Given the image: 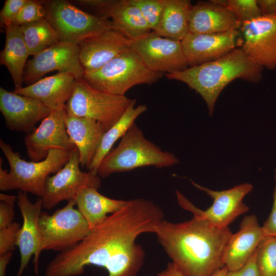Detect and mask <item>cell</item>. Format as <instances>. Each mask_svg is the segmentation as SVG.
Listing matches in <instances>:
<instances>
[{
  "mask_svg": "<svg viewBox=\"0 0 276 276\" xmlns=\"http://www.w3.org/2000/svg\"><path fill=\"white\" fill-rule=\"evenodd\" d=\"M74 199L50 215L42 212L39 219L40 240L34 256V272L38 273L40 255L45 250L59 252L73 247L91 231L85 218L75 208Z\"/></svg>",
  "mask_w": 276,
  "mask_h": 276,
  "instance_id": "obj_7",
  "label": "cell"
},
{
  "mask_svg": "<svg viewBox=\"0 0 276 276\" xmlns=\"http://www.w3.org/2000/svg\"><path fill=\"white\" fill-rule=\"evenodd\" d=\"M116 1V0H80L77 2L85 7L96 11L99 13V17L109 19V11Z\"/></svg>",
  "mask_w": 276,
  "mask_h": 276,
  "instance_id": "obj_37",
  "label": "cell"
},
{
  "mask_svg": "<svg viewBox=\"0 0 276 276\" xmlns=\"http://www.w3.org/2000/svg\"><path fill=\"white\" fill-rule=\"evenodd\" d=\"M238 30L211 33H189L181 41L188 66L200 65L219 58L242 45Z\"/></svg>",
  "mask_w": 276,
  "mask_h": 276,
  "instance_id": "obj_17",
  "label": "cell"
},
{
  "mask_svg": "<svg viewBox=\"0 0 276 276\" xmlns=\"http://www.w3.org/2000/svg\"><path fill=\"white\" fill-rule=\"evenodd\" d=\"M66 114L65 107L52 110L37 128L25 136V147L31 161L43 160L52 149L71 151L76 147L67 131Z\"/></svg>",
  "mask_w": 276,
  "mask_h": 276,
  "instance_id": "obj_13",
  "label": "cell"
},
{
  "mask_svg": "<svg viewBox=\"0 0 276 276\" xmlns=\"http://www.w3.org/2000/svg\"><path fill=\"white\" fill-rule=\"evenodd\" d=\"M274 179L275 185L273 194V204L271 211L262 227L266 236L276 237V167Z\"/></svg>",
  "mask_w": 276,
  "mask_h": 276,
  "instance_id": "obj_38",
  "label": "cell"
},
{
  "mask_svg": "<svg viewBox=\"0 0 276 276\" xmlns=\"http://www.w3.org/2000/svg\"><path fill=\"white\" fill-rule=\"evenodd\" d=\"M69 73H58L13 91L40 100L51 110L65 107L73 91L76 81Z\"/></svg>",
  "mask_w": 276,
  "mask_h": 276,
  "instance_id": "obj_22",
  "label": "cell"
},
{
  "mask_svg": "<svg viewBox=\"0 0 276 276\" xmlns=\"http://www.w3.org/2000/svg\"><path fill=\"white\" fill-rule=\"evenodd\" d=\"M65 123L71 140L77 147L82 167L90 165L105 130L96 120L66 114Z\"/></svg>",
  "mask_w": 276,
  "mask_h": 276,
  "instance_id": "obj_23",
  "label": "cell"
},
{
  "mask_svg": "<svg viewBox=\"0 0 276 276\" xmlns=\"http://www.w3.org/2000/svg\"><path fill=\"white\" fill-rule=\"evenodd\" d=\"M12 251L0 255V276H6L7 267L12 257Z\"/></svg>",
  "mask_w": 276,
  "mask_h": 276,
  "instance_id": "obj_41",
  "label": "cell"
},
{
  "mask_svg": "<svg viewBox=\"0 0 276 276\" xmlns=\"http://www.w3.org/2000/svg\"><path fill=\"white\" fill-rule=\"evenodd\" d=\"M0 147L6 157L9 172L0 165V190L6 191L19 190L41 198L43 194L46 180L51 174H55L68 162L71 152L61 149H52L48 156L40 162H27L14 151L11 146L0 140Z\"/></svg>",
  "mask_w": 276,
  "mask_h": 276,
  "instance_id": "obj_4",
  "label": "cell"
},
{
  "mask_svg": "<svg viewBox=\"0 0 276 276\" xmlns=\"http://www.w3.org/2000/svg\"><path fill=\"white\" fill-rule=\"evenodd\" d=\"M242 50L263 68H276V15H261L243 22Z\"/></svg>",
  "mask_w": 276,
  "mask_h": 276,
  "instance_id": "obj_14",
  "label": "cell"
},
{
  "mask_svg": "<svg viewBox=\"0 0 276 276\" xmlns=\"http://www.w3.org/2000/svg\"><path fill=\"white\" fill-rule=\"evenodd\" d=\"M162 77V73L150 70L130 48L101 68L85 73L82 78L97 89L125 96L132 87L153 84Z\"/></svg>",
  "mask_w": 276,
  "mask_h": 276,
  "instance_id": "obj_6",
  "label": "cell"
},
{
  "mask_svg": "<svg viewBox=\"0 0 276 276\" xmlns=\"http://www.w3.org/2000/svg\"><path fill=\"white\" fill-rule=\"evenodd\" d=\"M28 0H6L0 12L1 28L6 29L13 24L16 15Z\"/></svg>",
  "mask_w": 276,
  "mask_h": 276,
  "instance_id": "obj_36",
  "label": "cell"
},
{
  "mask_svg": "<svg viewBox=\"0 0 276 276\" xmlns=\"http://www.w3.org/2000/svg\"><path fill=\"white\" fill-rule=\"evenodd\" d=\"M157 276H182V274L176 269L174 264L169 263L167 267L160 272Z\"/></svg>",
  "mask_w": 276,
  "mask_h": 276,
  "instance_id": "obj_42",
  "label": "cell"
},
{
  "mask_svg": "<svg viewBox=\"0 0 276 276\" xmlns=\"http://www.w3.org/2000/svg\"><path fill=\"white\" fill-rule=\"evenodd\" d=\"M108 17L114 29L131 41L152 31L140 9L130 0H116Z\"/></svg>",
  "mask_w": 276,
  "mask_h": 276,
  "instance_id": "obj_26",
  "label": "cell"
},
{
  "mask_svg": "<svg viewBox=\"0 0 276 276\" xmlns=\"http://www.w3.org/2000/svg\"><path fill=\"white\" fill-rule=\"evenodd\" d=\"M130 48L153 72L169 74L189 67L181 41L162 37L154 31L131 41Z\"/></svg>",
  "mask_w": 276,
  "mask_h": 276,
  "instance_id": "obj_12",
  "label": "cell"
},
{
  "mask_svg": "<svg viewBox=\"0 0 276 276\" xmlns=\"http://www.w3.org/2000/svg\"><path fill=\"white\" fill-rule=\"evenodd\" d=\"M133 100L97 89L81 78L76 80L65 109L67 114L96 120L107 131L120 120Z\"/></svg>",
  "mask_w": 276,
  "mask_h": 276,
  "instance_id": "obj_8",
  "label": "cell"
},
{
  "mask_svg": "<svg viewBox=\"0 0 276 276\" xmlns=\"http://www.w3.org/2000/svg\"><path fill=\"white\" fill-rule=\"evenodd\" d=\"M0 110L9 130L28 134L51 112L40 100L0 87Z\"/></svg>",
  "mask_w": 276,
  "mask_h": 276,
  "instance_id": "obj_16",
  "label": "cell"
},
{
  "mask_svg": "<svg viewBox=\"0 0 276 276\" xmlns=\"http://www.w3.org/2000/svg\"><path fill=\"white\" fill-rule=\"evenodd\" d=\"M263 69L241 48H236L215 60L166 74V76L186 83L199 94L207 105L209 116H212L217 99L226 85L237 79L258 83L262 79Z\"/></svg>",
  "mask_w": 276,
  "mask_h": 276,
  "instance_id": "obj_3",
  "label": "cell"
},
{
  "mask_svg": "<svg viewBox=\"0 0 276 276\" xmlns=\"http://www.w3.org/2000/svg\"><path fill=\"white\" fill-rule=\"evenodd\" d=\"M260 276H276V237L266 236L256 252Z\"/></svg>",
  "mask_w": 276,
  "mask_h": 276,
  "instance_id": "obj_30",
  "label": "cell"
},
{
  "mask_svg": "<svg viewBox=\"0 0 276 276\" xmlns=\"http://www.w3.org/2000/svg\"><path fill=\"white\" fill-rule=\"evenodd\" d=\"M226 6L241 24L262 15L257 0H226Z\"/></svg>",
  "mask_w": 276,
  "mask_h": 276,
  "instance_id": "obj_32",
  "label": "cell"
},
{
  "mask_svg": "<svg viewBox=\"0 0 276 276\" xmlns=\"http://www.w3.org/2000/svg\"><path fill=\"white\" fill-rule=\"evenodd\" d=\"M16 196V203L22 218L17 244L20 262L16 276H21L30 259L38 248L40 240L39 219L43 205L41 198L32 202L27 192L19 191Z\"/></svg>",
  "mask_w": 276,
  "mask_h": 276,
  "instance_id": "obj_20",
  "label": "cell"
},
{
  "mask_svg": "<svg viewBox=\"0 0 276 276\" xmlns=\"http://www.w3.org/2000/svg\"><path fill=\"white\" fill-rule=\"evenodd\" d=\"M20 228V224L14 221L9 226L0 229V255L15 249Z\"/></svg>",
  "mask_w": 276,
  "mask_h": 276,
  "instance_id": "obj_34",
  "label": "cell"
},
{
  "mask_svg": "<svg viewBox=\"0 0 276 276\" xmlns=\"http://www.w3.org/2000/svg\"><path fill=\"white\" fill-rule=\"evenodd\" d=\"M17 196L0 194V229L13 223L15 217L14 205Z\"/></svg>",
  "mask_w": 276,
  "mask_h": 276,
  "instance_id": "obj_35",
  "label": "cell"
},
{
  "mask_svg": "<svg viewBox=\"0 0 276 276\" xmlns=\"http://www.w3.org/2000/svg\"><path fill=\"white\" fill-rule=\"evenodd\" d=\"M179 163L173 153L163 151L147 139L143 131L134 123L115 148L111 150L101 162L97 173L106 178L114 173L131 171L140 167H170Z\"/></svg>",
  "mask_w": 276,
  "mask_h": 276,
  "instance_id": "obj_5",
  "label": "cell"
},
{
  "mask_svg": "<svg viewBox=\"0 0 276 276\" xmlns=\"http://www.w3.org/2000/svg\"><path fill=\"white\" fill-rule=\"evenodd\" d=\"M43 5L45 18L60 41L78 45L87 38L114 29L110 19L85 12L68 1H43Z\"/></svg>",
  "mask_w": 276,
  "mask_h": 276,
  "instance_id": "obj_9",
  "label": "cell"
},
{
  "mask_svg": "<svg viewBox=\"0 0 276 276\" xmlns=\"http://www.w3.org/2000/svg\"><path fill=\"white\" fill-rule=\"evenodd\" d=\"M136 100L132 103L120 120L105 131L97 152L87 168L88 171L97 173L102 160L111 150L112 146L120 138H122L128 130L135 120L147 110L145 105L140 104L135 107Z\"/></svg>",
  "mask_w": 276,
  "mask_h": 276,
  "instance_id": "obj_28",
  "label": "cell"
},
{
  "mask_svg": "<svg viewBox=\"0 0 276 276\" xmlns=\"http://www.w3.org/2000/svg\"><path fill=\"white\" fill-rule=\"evenodd\" d=\"M54 71L82 78L85 71L81 64L78 45L58 41L33 56L27 63L24 80L30 84Z\"/></svg>",
  "mask_w": 276,
  "mask_h": 276,
  "instance_id": "obj_15",
  "label": "cell"
},
{
  "mask_svg": "<svg viewBox=\"0 0 276 276\" xmlns=\"http://www.w3.org/2000/svg\"><path fill=\"white\" fill-rule=\"evenodd\" d=\"M77 209L88 223L91 230L108 216L124 206L128 200L114 199L100 194L97 188H82L75 198Z\"/></svg>",
  "mask_w": 276,
  "mask_h": 276,
  "instance_id": "obj_24",
  "label": "cell"
},
{
  "mask_svg": "<svg viewBox=\"0 0 276 276\" xmlns=\"http://www.w3.org/2000/svg\"><path fill=\"white\" fill-rule=\"evenodd\" d=\"M265 236L255 215L244 217L239 230L232 234L224 249L223 263L228 270H237L245 264Z\"/></svg>",
  "mask_w": 276,
  "mask_h": 276,
  "instance_id": "obj_19",
  "label": "cell"
},
{
  "mask_svg": "<svg viewBox=\"0 0 276 276\" xmlns=\"http://www.w3.org/2000/svg\"><path fill=\"white\" fill-rule=\"evenodd\" d=\"M43 1L28 0L16 15L13 25L22 26L45 18Z\"/></svg>",
  "mask_w": 276,
  "mask_h": 276,
  "instance_id": "obj_33",
  "label": "cell"
},
{
  "mask_svg": "<svg viewBox=\"0 0 276 276\" xmlns=\"http://www.w3.org/2000/svg\"><path fill=\"white\" fill-rule=\"evenodd\" d=\"M131 40L114 29L83 40L79 44V58L85 73L97 70L130 49Z\"/></svg>",
  "mask_w": 276,
  "mask_h": 276,
  "instance_id": "obj_18",
  "label": "cell"
},
{
  "mask_svg": "<svg viewBox=\"0 0 276 276\" xmlns=\"http://www.w3.org/2000/svg\"><path fill=\"white\" fill-rule=\"evenodd\" d=\"M191 182L193 186L204 192L213 199L212 205L206 210H202L195 206L179 191H176L178 205L191 212L193 216L204 220L213 226L228 227L237 218L249 210V207L243 202L244 197L253 189L252 185L249 183H242L226 190L214 191L192 180Z\"/></svg>",
  "mask_w": 276,
  "mask_h": 276,
  "instance_id": "obj_10",
  "label": "cell"
},
{
  "mask_svg": "<svg viewBox=\"0 0 276 276\" xmlns=\"http://www.w3.org/2000/svg\"><path fill=\"white\" fill-rule=\"evenodd\" d=\"M164 219L162 209L153 201L128 200L78 244L57 254L47 265L44 276H78L88 265L104 268L107 276H136L145 258L136 239L143 233H154Z\"/></svg>",
  "mask_w": 276,
  "mask_h": 276,
  "instance_id": "obj_1",
  "label": "cell"
},
{
  "mask_svg": "<svg viewBox=\"0 0 276 276\" xmlns=\"http://www.w3.org/2000/svg\"><path fill=\"white\" fill-rule=\"evenodd\" d=\"M19 27L29 55L34 56L59 41L56 31L45 18Z\"/></svg>",
  "mask_w": 276,
  "mask_h": 276,
  "instance_id": "obj_29",
  "label": "cell"
},
{
  "mask_svg": "<svg viewBox=\"0 0 276 276\" xmlns=\"http://www.w3.org/2000/svg\"><path fill=\"white\" fill-rule=\"evenodd\" d=\"M256 252L243 266L235 270H228L225 276H260L256 262Z\"/></svg>",
  "mask_w": 276,
  "mask_h": 276,
  "instance_id": "obj_39",
  "label": "cell"
},
{
  "mask_svg": "<svg viewBox=\"0 0 276 276\" xmlns=\"http://www.w3.org/2000/svg\"><path fill=\"white\" fill-rule=\"evenodd\" d=\"M241 24L227 7L213 2H198L192 5L189 15V32L193 34L226 32Z\"/></svg>",
  "mask_w": 276,
  "mask_h": 276,
  "instance_id": "obj_21",
  "label": "cell"
},
{
  "mask_svg": "<svg viewBox=\"0 0 276 276\" xmlns=\"http://www.w3.org/2000/svg\"><path fill=\"white\" fill-rule=\"evenodd\" d=\"M192 7L189 0H164L162 17L155 32L159 36L181 41L189 32V15Z\"/></svg>",
  "mask_w": 276,
  "mask_h": 276,
  "instance_id": "obj_27",
  "label": "cell"
},
{
  "mask_svg": "<svg viewBox=\"0 0 276 276\" xmlns=\"http://www.w3.org/2000/svg\"><path fill=\"white\" fill-rule=\"evenodd\" d=\"M80 166L79 154L76 147L63 168L47 178L41 197L43 208L49 210L63 201L75 199L83 187L100 188L101 180L98 174L89 171H82Z\"/></svg>",
  "mask_w": 276,
  "mask_h": 276,
  "instance_id": "obj_11",
  "label": "cell"
},
{
  "mask_svg": "<svg viewBox=\"0 0 276 276\" xmlns=\"http://www.w3.org/2000/svg\"><path fill=\"white\" fill-rule=\"evenodd\" d=\"M227 271V268L224 266L211 276H225Z\"/></svg>",
  "mask_w": 276,
  "mask_h": 276,
  "instance_id": "obj_43",
  "label": "cell"
},
{
  "mask_svg": "<svg viewBox=\"0 0 276 276\" xmlns=\"http://www.w3.org/2000/svg\"><path fill=\"white\" fill-rule=\"evenodd\" d=\"M140 10L152 31L157 28L161 20L164 0H130Z\"/></svg>",
  "mask_w": 276,
  "mask_h": 276,
  "instance_id": "obj_31",
  "label": "cell"
},
{
  "mask_svg": "<svg viewBox=\"0 0 276 276\" xmlns=\"http://www.w3.org/2000/svg\"><path fill=\"white\" fill-rule=\"evenodd\" d=\"M262 15H276V0H257Z\"/></svg>",
  "mask_w": 276,
  "mask_h": 276,
  "instance_id": "obj_40",
  "label": "cell"
},
{
  "mask_svg": "<svg viewBox=\"0 0 276 276\" xmlns=\"http://www.w3.org/2000/svg\"><path fill=\"white\" fill-rule=\"evenodd\" d=\"M6 41L0 54V63L7 67L15 89L22 87L24 68L29 55L19 26L11 25L6 29Z\"/></svg>",
  "mask_w": 276,
  "mask_h": 276,
  "instance_id": "obj_25",
  "label": "cell"
},
{
  "mask_svg": "<svg viewBox=\"0 0 276 276\" xmlns=\"http://www.w3.org/2000/svg\"><path fill=\"white\" fill-rule=\"evenodd\" d=\"M154 234L182 276H211L225 266L223 255L232 234L228 227L193 216L180 223L164 219Z\"/></svg>",
  "mask_w": 276,
  "mask_h": 276,
  "instance_id": "obj_2",
  "label": "cell"
}]
</instances>
